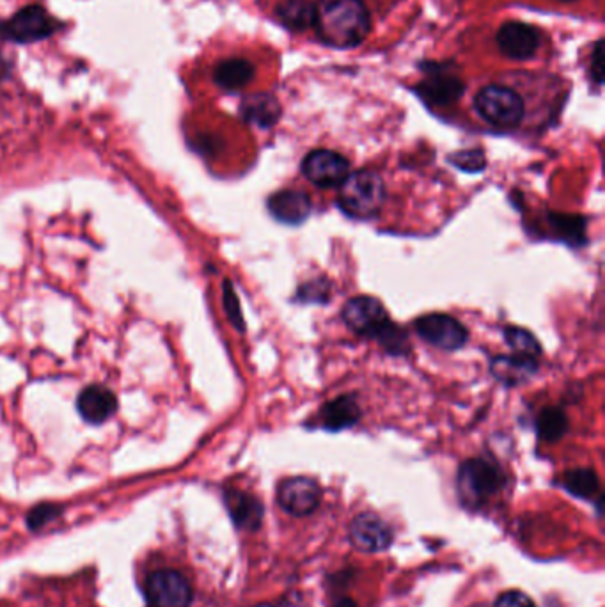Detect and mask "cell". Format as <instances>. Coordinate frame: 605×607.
<instances>
[{
    "mask_svg": "<svg viewBox=\"0 0 605 607\" xmlns=\"http://www.w3.org/2000/svg\"><path fill=\"white\" fill-rule=\"evenodd\" d=\"M315 8L316 31L325 45L354 48L366 40L371 16L362 0H320Z\"/></svg>",
    "mask_w": 605,
    "mask_h": 607,
    "instance_id": "obj_1",
    "label": "cell"
},
{
    "mask_svg": "<svg viewBox=\"0 0 605 607\" xmlns=\"http://www.w3.org/2000/svg\"><path fill=\"white\" fill-rule=\"evenodd\" d=\"M343 320L355 334L377 339L389 354L405 355L409 350L407 334L389 320L380 300L368 295L348 300L343 308Z\"/></svg>",
    "mask_w": 605,
    "mask_h": 607,
    "instance_id": "obj_2",
    "label": "cell"
},
{
    "mask_svg": "<svg viewBox=\"0 0 605 607\" xmlns=\"http://www.w3.org/2000/svg\"><path fill=\"white\" fill-rule=\"evenodd\" d=\"M339 187V206L352 217L370 219L384 206V180L373 171L348 174Z\"/></svg>",
    "mask_w": 605,
    "mask_h": 607,
    "instance_id": "obj_3",
    "label": "cell"
},
{
    "mask_svg": "<svg viewBox=\"0 0 605 607\" xmlns=\"http://www.w3.org/2000/svg\"><path fill=\"white\" fill-rule=\"evenodd\" d=\"M474 109L488 125L503 130L519 127L526 112L524 100L515 89L497 84L481 87L474 96Z\"/></svg>",
    "mask_w": 605,
    "mask_h": 607,
    "instance_id": "obj_4",
    "label": "cell"
},
{
    "mask_svg": "<svg viewBox=\"0 0 605 607\" xmlns=\"http://www.w3.org/2000/svg\"><path fill=\"white\" fill-rule=\"evenodd\" d=\"M456 487L465 505L480 506L503 489L504 473L492 460L471 458L458 469Z\"/></svg>",
    "mask_w": 605,
    "mask_h": 607,
    "instance_id": "obj_5",
    "label": "cell"
},
{
    "mask_svg": "<svg viewBox=\"0 0 605 607\" xmlns=\"http://www.w3.org/2000/svg\"><path fill=\"white\" fill-rule=\"evenodd\" d=\"M148 607H190L194 590L189 579L178 570L162 568L151 572L144 583Z\"/></svg>",
    "mask_w": 605,
    "mask_h": 607,
    "instance_id": "obj_6",
    "label": "cell"
},
{
    "mask_svg": "<svg viewBox=\"0 0 605 607\" xmlns=\"http://www.w3.org/2000/svg\"><path fill=\"white\" fill-rule=\"evenodd\" d=\"M57 29L59 24L45 9L41 6H27L11 16L6 24H2L0 32L6 40L15 43H36L47 40Z\"/></svg>",
    "mask_w": 605,
    "mask_h": 607,
    "instance_id": "obj_7",
    "label": "cell"
},
{
    "mask_svg": "<svg viewBox=\"0 0 605 607\" xmlns=\"http://www.w3.org/2000/svg\"><path fill=\"white\" fill-rule=\"evenodd\" d=\"M414 329L426 343L440 350H460L469 339V332L464 324H460L455 316L444 313H432L417 318Z\"/></svg>",
    "mask_w": 605,
    "mask_h": 607,
    "instance_id": "obj_8",
    "label": "cell"
},
{
    "mask_svg": "<svg viewBox=\"0 0 605 607\" xmlns=\"http://www.w3.org/2000/svg\"><path fill=\"white\" fill-rule=\"evenodd\" d=\"M277 503L293 517H306L322 503V489L307 476L288 478L277 489Z\"/></svg>",
    "mask_w": 605,
    "mask_h": 607,
    "instance_id": "obj_9",
    "label": "cell"
},
{
    "mask_svg": "<svg viewBox=\"0 0 605 607\" xmlns=\"http://www.w3.org/2000/svg\"><path fill=\"white\" fill-rule=\"evenodd\" d=\"M302 174L316 187L332 189L345 182L350 174V164L336 151L315 150L302 160Z\"/></svg>",
    "mask_w": 605,
    "mask_h": 607,
    "instance_id": "obj_10",
    "label": "cell"
},
{
    "mask_svg": "<svg viewBox=\"0 0 605 607\" xmlns=\"http://www.w3.org/2000/svg\"><path fill=\"white\" fill-rule=\"evenodd\" d=\"M350 542L362 552L385 551L393 542V531L377 513H361L350 524Z\"/></svg>",
    "mask_w": 605,
    "mask_h": 607,
    "instance_id": "obj_11",
    "label": "cell"
},
{
    "mask_svg": "<svg viewBox=\"0 0 605 607\" xmlns=\"http://www.w3.org/2000/svg\"><path fill=\"white\" fill-rule=\"evenodd\" d=\"M497 45L504 56L526 61L535 56L540 47V32L531 25L508 22L497 32Z\"/></svg>",
    "mask_w": 605,
    "mask_h": 607,
    "instance_id": "obj_12",
    "label": "cell"
},
{
    "mask_svg": "<svg viewBox=\"0 0 605 607\" xmlns=\"http://www.w3.org/2000/svg\"><path fill=\"white\" fill-rule=\"evenodd\" d=\"M426 71H428V77L417 86V93L425 102L435 105V107H448L464 95V82L458 79L455 73L442 70L439 66Z\"/></svg>",
    "mask_w": 605,
    "mask_h": 607,
    "instance_id": "obj_13",
    "label": "cell"
},
{
    "mask_svg": "<svg viewBox=\"0 0 605 607\" xmlns=\"http://www.w3.org/2000/svg\"><path fill=\"white\" fill-rule=\"evenodd\" d=\"M268 212L275 221L297 226L306 221L313 210L311 198L302 190H279L268 198Z\"/></svg>",
    "mask_w": 605,
    "mask_h": 607,
    "instance_id": "obj_14",
    "label": "cell"
},
{
    "mask_svg": "<svg viewBox=\"0 0 605 607\" xmlns=\"http://www.w3.org/2000/svg\"><path fill=\"white\" fill-rule=\"evenodd\" d=\"M77 410L89 425H102L118 410V400L107 387L89 386L77 398Z\"/></svg>",
    "mask_w": 605,
    "mask_h": 607,
    "instance_id": "obj_15",
    "label": "cell"
},
{
    "mask_svg": "<svg viewBox=\"0 0 605 607\" xmlns=\"http://www.w3.org/2000/svg\"><path fill=\"white\" fill-rule=\"evenodd\" d=\"M224 503L236 528L249 529V531L260 528L265 513L260 499L242 490L229 489L224 492Z\"/></svg>",
    "mask_w": 605,
    "mask_h": 607,
    "instance_id": "obj_16",
    "label": "cell"
},
{
    "mask_svg": "<svg viewBox=\"0 0 605 607\" xmlns=\"http://www.w3.org/2000/svg\"><path fill=\"white\" fill-rule=\"evenodd\" d=\"M538 370V359L526 355H497L492 359L490 371L495 379L508 386H517L526 382Z\"/></svg>",
    "mask_w": 605,
    "mask_h": 607,
    "instance_id": "obj_17",
    "label": "cell"
},
{
    "mask_svg": "<svg viewBox=\"0 0 605 607\" xmlns=\"http://www.w3.org/2000/svg\"><path fill=\"white\" fill-rule=\"evenodd\" d=\"M361 416V407L355 402L354 396H338L336 400L325 403L320 410L322 426L330 432H339L343 428L357 425Z\"/></svg>",
    "mask_w": 605,
    "mask_h": 607,
    "instance_id": "obj_18",
    "label": "cell"
},
{
    "mask_svg": "<svg viewBox=\"0 0 605 607\" xmlns=\"http://www.w3.org/2000/svg\"><path fill=\"white\" fill-rule=\"evenodd\" d=\"M240 112L247 123L260 128H272L281 118V105L275 96L258 93L245 98Z\"/></svg>",
    "mask_w": 605,
    "mask_h": 607,
    "instance_id": "obj_19",
    "label": "cell"
},
{
    "mask_svg": "<svg viewBox=\"0 0 605 607\" xmlns=\"http://www.w3.org/2000/svg\"><path fill=\"white\" fill-rule=\"evenodd\" d=\"M254 77V68L249 61L233 57L226 59L215 66L213 71V80L217 86L226 89V91H240L244 89Z\"/></svg>",
    "mask_w": 605,
    "mask_h": 607,
    "instance_id": "obj_20",
    "label": "cell"
},
{
    "mask_svg": "<svg viewBox=\"0 0 605 607\" xmlns=\"http://www.w3.org/2000/svg\"><path fill=\"white\" fill-rule=\"evenodd\" d=\"M316 8L309 0H283L277 4L275 15L291 31H306L315 27Z\"/></svg>",
    "mask_w": 605,
    "mask_h": 607,
    "instance_id": "obj_21",
    "label": "cell"
},
{
    "mask_svg": "<svg viewBox=\"0 0 605 607\" xmlns=\"http://www.w3.org/2000/svg\"><path fill=\"white\" fill-rule=\"evenodd\" d=\"M536 430L545 442H556L568 430V419L559 407H545L536 419Z\"/></svg>",
    "mask_w": 605,
    "mask_h": 607,
    "instance_id": "obj_22",
    "label": "cell"
},
{
    "mask_svg": "<svg viewBox=\"0 0 605 607\" xmlns=\"http://www.w3.org/2000/svg\"><path fill=\"white\" fill-rule=\"evenodd\" d=\"M550 224L554 233L568 244H586V221L575 215H561V213H550Z\"/></svg>",
    "mask_w": 605,
    "mask_h": 607,
    "instance_id": "obj_23",
    "label": "cell"
},
{
    "mask_svg": "<svg viewBox=\"0 0 605 607\" xmlns=\"http://www.w3.org/2000/svg\"><path fill=\"white\" fill-rule=\"evenodd\" d=\"M563 487H565L572 496L582 497V499H591L598 494L600 481L593 469H572L563 476Z\"/></svg>",
    "mask_w": 605,
    "mask_h": 607,
    "instance_id": "obj_24",
    "label": "cell"
},
{
    "mask_svg": "<svg viewBox=\"0 0 605 607\" xmlns=\"http://www.w3.org/2000/svg\"><path fill=\"white\" fill-rule=\"evenodd\" d=\"M504 339L510 345L513 354L535 357V359H538V355L542 354V347H540L538 339L526 329L508 327V329H504Z\"/></svg>",
    "mask_w": 605,
    "mask_h": 607,
    "instance_id": "obj_25",
    "label": "cell"
},
{
    "mask_svg": "<svg viewBox=\"0 0 605 607\" xmlns=\"http://www.w3.org/2000/svg\"><path fill=\"white\" fill-rule=\"evenodd\" d=\"M61 515H63V506L54 505V503H41L27 513L25 524L31 531H40Z\"/></svg>",
    "mask_w": 605,
    "mask_h": 607,
    "instance_id": "obj_26",
    "label": "cell"
},
{
    "mask_svg": "<svg viewBox=\"0 0 605 607\" xmlns=\"http://www.w3.org/2000/svg\"><path fill=\"white\" fill-rule=\"evenodd\" d=\"M222 302H224V311H226L231 325L235 327L236 331L245 332L244 315H242V308H240V300H238V295H236L235 286H233V283L229 279L224 281Z\"/></svg>",
    "mask_w": 605,
    "mask_h": 607,
    "instance_id": "obj_27",
    "label": "cell"
},
{
    "mask_svg": "<svg viewBox=\"0 0 605 607\" xmlns=\"http://www.w3.org/2000/svg\"><path fill=\"white\" fill-rule=\"evenodd\" d=\"M451 162L465 173H481L487 167V158L481 150L458 151L451 157Z\"/></svg>",
    "mask_w": 605,
    "mask_h": 607,
    "instance_id": "obj_28",
    "label": "cell"
},
{
    "mask_svg": "<svg viewBox=\"0 0 605 607\" xmlns=\"http://www.w3.org/2000/svg\"><path fill=\"white\" fill-rule=\"evenodd\" d=\"M330 295V284L325 279H316L311 283L304 284L299 290V299L304 302H327Z\"/></svg>",
    "mask_w": 605,
    "mask_h": 607,
    "instance_id": "obj_29",
    "label": "cell"
},
{
    "mask_svg": "<svg viewBox=\"0 0 605 607\" xmlns=\"http://www.w3.org/2000/svg\"><path fill=\"white\" fill-rule=\"evenodd\" d=\"M494 607H536V604L526 593L506 592L497 599Z\"/></svg>",
    "mask_w": 605,
    "mask_h": 607,
    "instance_id": "obj_30",
    "label": "cell"
},
{
    "mask_svg": "<svg viewBox=\"0 0 605 607\" xmlns=\"http://www.w3.org/2000/svg\"><path fill=\"white\" fill-rule=\"evenodd\" d=\"M591 61H593V64H591L593 79L597 84H602V79H604V40L597 41Z\"/></svg>",
    "mask_w": 605,
    "mask_h": 607,
    "instance_id": "obj_31",
    "label": "cell"
},
{
    "mask_svg": "<svg viewBox=\"0 0 605 607\" xmlns=\"http://www.w3.org/2000/svg\"><path fill=\"white\" fill-rule=\"evenodd\" d=\"M332 607H357V604L352 599H341Z\"/></svg>",
    "mask_w": 605,
    "mask_h": 607,
    "instance_id": "obj_32",
    "label": "cell"
},
{
    "mask_svg": "<svg viewBox=\"0 0 605 607\" xmlns=\"http://www.w3.org/2000/svg\"><path fill=\"white\" fill-rule=\"evenodd\" d=\"M6 70H8V68H6V64H4V59L0 57V77H2V73Z\"/></svg>",
    "mask_w": 605,
    "mask_h": 607,
    "instance_id": "obj_33",
    "label": "cell"
},
{
    "mask_svg": "<svg viewBox=\"0 0 605 607\" xmlns=\"http://www.w3.org/2000/svg\"><path fill=\"white\" fill-rule=\"evenodd\" d=\"M561 2H575V0H561Z\"/></svg>",
    "mask_w": 605,
    "mask_h": 607,
    "instance_id": "obj_34",
    "label": "cell"
},
{
    "mask_svg": "<svg viewBox=\"0 0 605 607\" xmlns=\"http://www.w3.org/2000/svg\"><path fill=\"white\" fill-rule=\"evenodd\" d=\"M258 607H274V606H258Z\"/></svg>",
    "mask_w": 605,
    "mask_h": 607,
    "instance_id": "obj_35",
    "label": "cell"
},
{
    "mask_svg": "<svg viewBox=\"0 0 605 607\" xmlns=\"http://www.w3.org/2000/svg\"><path fill=\"white\" fill-rule=\"evenodd\" d=\"M472 607H485V606H472Z\"/></svg>",
    "mask_w": 605,
    "mask_h": 607,
    "instance_id": "obj_36",
    "label": "cell"
}]
</instances>
